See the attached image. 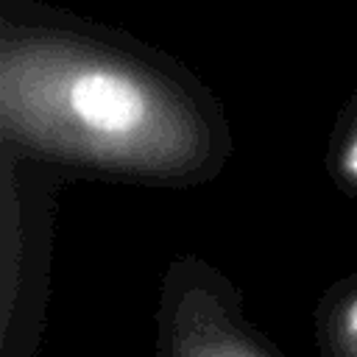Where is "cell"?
I'll list each match as a JSON object with an SVG mask.
<instances>
[{
	"instance_id": "5b68a950",
	"label": "cell",
	"mask_w": 357,
	"mask_h": 357,
	"mask_svg": "<svg viewBox=\"0 0 357 357\" xmlns=\"http://www.w3.org/2000/svg\"><path fill=\"white\" fill-rule=\"evenodd\" d=\"M324 165L332 184L343 195L357 198V92L335 117Z\"/></svg>"
},
{
	"instance_id": "7a4b0ae2",
	"label": "cell",
	"mask_w": 357,
	"mask_h": 357,
	"mask_svg": "<svg viewBox=\"0 0 357 357\" xmlns=\"http://www.w3.org/2000/svg\"><path fill=\"white\" fill-rule=\"evenodd\" d=\"M3 170V290L0 357H36L53 245L59 187L70 178L36 159L0 148Z\"/></svg>"
},
{
	"instance_id": "6da1fadb",
	"label": "cell",
	"mask_w": 357,
	"mask_h": 357,
	"mask_svg": "<svg viewBox=\"0 0 357 357\" xmlns=\"http://www.w3.org/2000/svg\"><path fill=\"white\" fill-rule=\"evenodd\" d=\"M0 148L70 178L192 190L226 170L234 139L176 56L45 0H0Z\"/></svg>"
},
{
	"instance_id": "3957f363",
	"label": "cell",
	"mask_w": 357,
	"mask_h": 357,
	"mask_svg": "<svg viewBox=\"0 0 357 357\" xmlns=\"http://www.w3.org/2000/svg\"><path fill=\"white\" fill-rule=\"evenodd\" d=\"M156 357H287L259 332L243 293L206 257L167 262L156 298Z\"/></svg>"
},
{
	"instance_id": "277c9868",
	"label": "cell",
	"mask_w": 357,
	"mask_h": 357,
	"mask_svg": "<svg viewBox=\"0 0 357 357\" xmlns=\"http://www.w3.org/2000/svg\"><path fill=\"white\" fill-rule=\"evenodd\" d=\"M318 357H357V271L332 282L312 312Z\"/></svg>"
}]
</instances>
